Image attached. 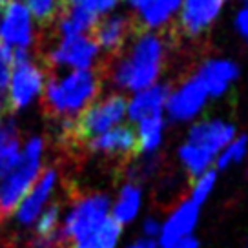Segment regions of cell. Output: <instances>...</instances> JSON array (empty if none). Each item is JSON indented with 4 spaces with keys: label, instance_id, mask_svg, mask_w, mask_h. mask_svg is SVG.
Masks as SVG:
<instances>
[{
    "label": "cell",
    "instance_id": "52a82bcc",
    "mask_svg": "<svg viewBox=\"0 0 248 248\" xmlns=\"http://www.w3.org/2000/svg\"><path fill=\"white\" fill-rule=\"evenodd\" d=\"M126 124V97L117 92L102 93L75 121V137L90 140Z\"/></svg>",
    "mask_w": 248,
    "mask_h": 248
},
{
    "label": "cell",
    "instance_id": "4fadbf2b",
    "mask_svg": "<svg viewBox=\"0 0 248 248\" xmlns=\"http://www.w3.org/2000/svg\"><path fill=\"white\" fill-rule=\"evenodd\" d=\"M93 40L97 42L102 55H117L121 53L126 44L133 37V22L132 18L123 11H113L109 15L97 20L92 33Z\"/></svg>",
    "mask_w": 248,
    "mask_h": 248
},
{
    "label": "cell",
    "instance_id": "ac0fdd59",
    "mask_svg": "<svg viewBox=\"0 0 248 248\" xmlns=\"http://www.w3.org/2000/svg\"><path fill=\"white\" fill-rule=\"evenodd\" d=\"M183 0H146L142 8L137 9V22L142 31L163 33L177 22Z\"/></svg>",
    "mask_w": 248,
    "mask_h": 248
},
{
    "label": "cell",
    "instance_id": "9c48e42d",
    "mask_svg": "<svg viewBox=\"0 0 248 248\" xmlns=\"http://www.w3.org/2000/svg\"><path fill=\"white\" fill-rule=\"evenodd\" d=\"M210 97L195 75L186 77L175 88H170L164 119L175 124H192L199 121L208 106Z\"/></svg>",
    "mask_w": 248,
    "mask_h": 248
},
{
    "label": "cell",
    "instance_id": "8992f818",
    "mask_svg": "<svg viewBox=\"0 0 248 248\" xmlns=\"http://www.w3.org/2000/svg\"><path fill=\"white\" fill-rule=\"evenodd\" d=\"M39 39V24L24 0H4L0 6V44L15 55L31 53Z\"/></svg>",
    "mask_w": 248,
    "mask_h": 248
},
{
    "label": "cell",
    "instance_id": "1f68e13d",
    "mask_svg": "<svg viewBox=\"0 0 248 248\" xmlns=\"http://www.w3.org/2000/svg\"><path fill=\"white\" fill-rule=\"evenodd\" d=\"M161 223L155 219V217H146L144 219V223H142V232H144V237L146 239H155V237H159V233H161Z\"/></svg>",
    "mask_w": 248,
    "mask_h": 248
},
{
    "label": "cell",
    "instance_id": "603a6c76",
    "mask_svg": "<svg viewBox=\"0 0 248 248\" xmlns=\"http://www.w3.org/2000/svg\"><path fill=\"white\" fill-rule=\"evenodd\" d=\"M123 226L111 217H108L102 225H99L92 233H88L84 239L75 243V248H115L117 241L121 237Z\"/></svg>",
    "mask_w": 248,
    "mask_h": 248
},
{
    "label": "cell",
    "instance_id": "7c38bea8",
    "mask_svg": "<svg viewBox=\"0 0 248 248\" xmlns=\"http://www.w3.org/2000/svg\"><path fill=\"white\" fill-rule=\"evenodd\" d=\"M239 75V64L228 57H210L202 61L195 71V78L206 90L210 101L223 99L225 95H228Z\"/></svg>",
    "mask_w": 248,
    "mask_h": 248
},
{
    "label": "cell",
    "instance_id": "5b68a950",
    "mask_svg": "<svg viewBox=\"0 0 248 248\" xmlns=\"http://www.w3.org/2000/svg\"><path fill=\"white\" fill-rule=\"evenodd\" d=\"M102 51L92 35L57 37L46 49V64L55 71L97 70Z\"/></svg>",
    "mask_w": 248,
    "mask_h": 248
},
{
    "label": "cell",
    "instance_id": "44dd1931",
    "mask_svg": "<svg viewBox=\"0 0 248 248\" xmlns=\"http://www.w3.org/2000/svg\"><path fill=\"white\" fill-rule=\"evenodd\" d=\"M97 16L80 8L62 9L61 16L55 20L57 37H75V35H92L97 24Z\"/></svg>",
    "mask_w": 248,
    "mask_h": 248
},
{
    "label": "cell",
    "instance_id": "2e32d148",
    "mask_svg": "<svg viewBox=\"0 0 248 248\" xmlns=\"http://www.w3.org/2000/svg\"><path fill=\"white\" fill-rule=\"evenodd\" d=\"M199 210L201 208L188 197L185 201H181V204L171 212L170 217L161 226L157 245H161V248H170L177 245L179 241L192 237V232L195 230L197 221H199Z\"/></svg>",
    "mask_w": 248,
    "mask_h": 248
},
{
    "label": "cell",
    "instance_id": "6da1fadb",
    "mask_svg": "<svg viewBox=\"0 0 248 248\" xmlns=\"http://www.w3.org/2000/svg\"><path fill=\"white\" fill-rule=\"evenodd\" d=\"M168 59V42L163 33L139 31L108 66L109 86L121 95L144 90L161 82Z\"/></svg>",
    "mask_w": 248,
    "mask_h": 248
},
{
    "label": "cell",
    "instance_id": "5bb4252c",
    "mask_svg": "<svg viewBox=\"0 0 248 248\" xmlns=\"http://www.w3.org/2000/svg\"><path fill=\"white\" fill-rule=\"evenodd\" d=\"M59 183V170L57 168H44L35 185L26 194L20 204L15 210V219L18 225L31 226L37 223L39 216L44 212L46 204L49 202L55 192V186Z\"/></svg>",
    "mask_w": 248,
    "mask_h": 248
},
{
    "label": "cell",
    "instance_id": "3957f363",
    "mask_svg": "<svg viewBox=\"0 0 248 248\" xmlns=\"http://www.w3.org/2000/svg\"><path fill=\"white\" fill-rule=\"evenodd\" d=\"M46 140L40 135H31L22 142L20 159L13 170L0 179V221L15 214L26 194L44 170Z\"/></svg>",
    "mask_w": 248,
    "mask_h": 248
},
{
    "label": "cell",
    "instance_id": "277c9868",
    "mask_svg": "<svg viewBox=\"0 0 248 248\" xmlns=\"http://www.w3.org/2000/svg\"><path fill=\"white\" fill-rule=\"evenodd\" d=\"M47 70L31 53H18L11 64L6 106L11 111H24L42 102L47 84Z\"/></svg>",
    "mask_w": 248,
    "mask_h": 248
},
{
    "label": "cell",
    "instance_id": "8d00e7d4",
    "mask_svg": "<svg viewBox=\"0 0 248 248\" xmlns=\"http://www.w3.org/2000/svg\"><path fill=\"white\" fill-rule=\"evenodd\" d=\"M2 4H4V0H0V6H2Z\"/></svg>",
    "mask_w": 248,
    "mask_h": 248
},
{
    "label": "cell",
    "instance_id": "8fae6325",
    "mask_svg": "<svg viewBox=\"0 0 248 248\" xmlns=\"http://www.w3.org/2000/svg\"><path fill=\"white\" fill-rule=\"evenodd\" d=\"M226 0H183L177 16L179 31L188 39L208 33L225 11Z\"/></svg>",
    "mask_w": 248,
    "mask_h": 248
},
{
    "label": "cell",
    "instance_id": "9a60e30c",
    "mask_svg": "<svg viewBox=\"0 0 248 248\" xmlns=\"http://www.w3.org/2000/svg\"><path fill=\"white\" fill-rule=\"evenodd\" d=\"M168 92H170V86L161 80L144 90L130 93L126 97V121L137 124L144 119L164 117Z\"/></svg>",
    "mask_w": 248,
    "mask_h": 248
},
{
    "label": "cell",
    "instance_id": "7a4b0ae2",
    "mask_svg": "<svg viewBox=\"0 0 248 248\" xmlns=\"http://www.w3.org/2000/svg\"><path fill=\"white\" fill-rule=\"evenodd\" d=\"M102 95L99 70L55 71L47 78L42 102L59 123L75 124L86 108Z\"/></svg>",
    "mask_w": 248,
    "mask_h": 248
},
{
    "label": "cell",
    "instance_id": "4dcf8cb0",
    "mask_svg": "<svg viewBox=\"0 0 248 248\" xmlns=\"http://www.w3.org/2000/svg\"><path fill=\"white\" fill-rule=\"evenodd\" d=\"M233 30L248 46V4H241L233 15Z\"/></svg>",
    "mask_w": 248,
    "mask_h": 248
},
{
    "label": "cell",
    "instance_id": "e0dca14e",
    "mask_svg": "<svg viewBox=\"0 0 248 248\" xmlns=\"http://www.w3.org/2000/svg\"><path fill=\"white\" fill-rule=\"evenodd\" d=\"M84 144L92 154L108 155V157H132L137 152L135 132L128 124H121L109 132L86 140Z\"/></svg>",
    "mask_w": 248,
    "mask_h": 248
},
{
    "label": "cell",
    "instance_id": "d590c367",
    "mask_svg": "<svg viewBox=\"0 0 248 248\" xmlns=\"http://www.w3.org/2000/svg\"><path fill=\"white\" fill-rule=\"evenodd\" d=\"M241 4H248V0H241Z\"/></svg>",
    "mask_w": 248,
    "mask_h": 248
},
{
    "label": "cell",
    "instance_id": "83f0119b",
    "mask_svg": "<svg viewBox=\"0 0 248 248\" xmlns=\"http://www.w3.org/2000/svg\"><path fill=\"white\" fill-rule=\"evenodd\" d=\"M64 2L68 4V8L86 9L97 18H102V16L117 11L119 4H121V0H64Z\"/></svg>",
    "mask_w": 248,
    "mask_h": 248
},
{
    "label": "cell",
    "instance_id": "cb8c5ba5",
    "mask_svg": "<svg viewBox=\"0 0 248 248\" xmlns=\"http://www.w3.org/2000/svg\"><path fill=\"white\" fill-rule=\"evenodd\" d=\"M177 159L179 163H181V166L185 168L186 173L192 175L194 179L202 175L204 171L214 170V163H216L212 157L199 152L197 148L186 144L185 140H183V144L177 150Z\"/></svg>",
    "mask_w": 248,
    "mask_h": 248
},
{
    "label": "cell",
    "instance_id": "74e56055",
    "mask_svg": "<svg viewBox=\"0 0 248 248\" xmlns=\"http://www.w3.org/2000/svg\"><path fill=\"white\" fill-rule=\"evenodd\" d=\"M247 248H248V245H247Z\"/></svg>",
    "mask_w": 248,
    "mask_h": 248
},
{
    "label": "cell",
    "instance_id": "836d02e7",
    "mask_svg": "<svg viewBox=\"0 0 248 248\" xmlns=\"http://www.w3.org/2000/svg\"><path fill=\"white\" fill-rule=\"evenodd\" d=\"M170 248H201V245H199V241L192 235V237H186V239L179 241L177 245H173V247H170Z\"/></svg>",
    "mask_w": 248,
    "mask_h": 248
},
{
    "label": "cell",
    "instance_id": "d4e9b609",
    "mask_svg": "<svg viewBox=\"0 0 248 248\" xmlns=\"http://www.w3.org/2000/svg\"><path fill=\"white\" fill-rule=\"evenodd\" d=\"M247 157H248V135L237 133V135L221 150V154L217 155L214 170L216 171L228 170V168H232V166L241 164Z\"/></svg>",
    "mask_w": 248,
    "mask_h": 248
},
{
    "label": "cell",
    "instance_id": "f546056e",
    "mask_svg": "<svg viewBox=\"0 0 248 248\" xmlns=\"http://www.w3.org/2000/svg\"><path fill=\"white\" fill-rule=\"evenodd\" d=\"M13 59H15V53L9 47L0 44V108L6 106V93H8Z\"/></svg>",
    "mask_w": 248,
    "mask_h": 248
},
{
    "label": "cell",
    "instance_id": "e575fe53",
    "mask_svg": "<svg viewBox=\"0 0 248 248\" xmlns=\"http://www.w3.org/2000/svg\"><path fill=\"white\" fill-rule=\"evenodd\" d=\"M121 2H124L126 6H130V8H133V9H139L146 4V0H121Z\"/></svg>",
    "mask_w": 248,
    "mask_h": 248
},
{
    "label": "cell",
    "instance_id": "d6986e66",
    "mask_svg": "<svg viewBox=\"0 0 248 248\" xmlns=\"http://www.w3.org/2000/svg\"><path fill=\"white\" fill-rule=\"evenodd\" d=\"M22 142L18 139L16 123L8 115H0V179L13 170L20 159Z\"/></svg>",
    "mask_w": 248,
    "mask_h": 248
},
{
    "label": "cell",
    "instance_id": "d6a6232c",
    "mask_svg": "<svg viewBox=\"0 0 248 248\" xmlns=\"http://www.w3.org/2000/svg\"><path fill=\"white\" fill-rule=\"evenodd\" d=\"M157 241L155 239H146V237H140V239L133 241L132 245H128V248H157Z\"/></svg>",
    "mask_w": 248,
    "mask_h": 248
},
{
    "label": "cell",
    "instance_id": "484cf974",
    "mask_svg": "<svg viewBox=\"0 0 248 248\" xmlns=\"http://www.w3.org/2000/svg\"><path fill=\"white\" fill-rule=\"evenodd\" d=\"M24 4L37 24H55L62 13L64 0H24Z\"/></svg>",
    "mask_w": 248,
    "mask_h": 248
},
{
    "label": "cell",
    "instance_id": "30bf717a",
    "mask_svg": "<svg viewBox=\"0 0 248 248\" xmlns=\"http://www.w3.org/2000/svg\"><path fill=\"white\" fill-rule=\"evenodd\" d=\"M235 135H237V128L232 121L223 119V117H201L199 121L190 124L185 142L197 148L199 152L206 154L216 161L221 150Z\"/></svg>",
    "mask_w": 248,
    "mask_h": 248
},
{
    "label": "cell",
    "instance_id": "7402d4cb",
    "mask_svg": "<svg viewBox=\"0 0 248 248\" xmlns=\"http://www.w3.org/2000/svg\"><path fill=\"white\" fill-rule=\"evenodd\" d=\"M140 202H142V190L137 183L128 181L126 185H123L121 192L117 195V201L111 208V219L117 221L121 226L132 223L137 217L140 210Z\"/></svg>",
    "mask_w": 248,
    "mask_h": 248
},
{
    "label": "cell",
    "instance_id": "ba28073f",
    "mask_svg": "<svg viewBox=\"0 0 248 248\" xmlns=\"http://www.w3.org/2000/svg\"><path fill=\"white\" fill-rule=\"evenodd\" d=\"M109 197L106 194H86L73 201L64 219L61 233L68 245H75L92 233L109 217Z\"/></svg>",
    "mask_w": 248,
    "mask_h": 248
},
{
    "label": "cell",
    "instance_id": "ffe728a7",
    "mask_svg": "<svg viewBox=\"0 0 248 248\" xmlns=\"http://www.w3.org/2000/svg\"><path fill=\"white\" fill-rule=\"evenodd\" d=\"M135 140H137V152L144 157L155 155L164 144L166 135V119L164 117H152L135 124Z\"/></svg>",
    "mask_w": 248,
    "mask_h": 248
},
{
    "label": "cell",
    "instance_id": "f1b7e54d",
    "mask_svg": "<svg viewBox=\"0 0 248 248\" xmlns=\"http://www.w3.org/2000/svg\"><path fill=\"white\" fill-rule=\"evenodd\" d=\"M59 217H61V204H49L47 208L39 216L37 223H35V233L37 237H44L59 230Z\"/></svg>",
    "mask_w": 248,
    "mask_h": 248
},
{
    "label": "cell",
    "instance_id": "4316f807",
    "mask_svg": "<svg viewBox=\"0 0 248 248\" xmlns=\"http://www.w3.org/2000/svg\"><path fill=\"white\" fill-rule=\"evenodd\" d=\"M217 185V171L208 170L204 171L202 175L194 179V185H192V192H190V201L195 202L199 208H201L204 202L210 199V195L214 192V188Z\"/></svg>",
    "mask_w": 248,
    "mask_h": 248
}]
</instances>
